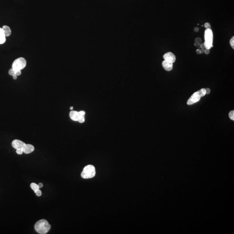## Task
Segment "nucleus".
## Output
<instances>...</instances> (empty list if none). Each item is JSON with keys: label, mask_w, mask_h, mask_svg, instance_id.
Instances as JSON below:
<instances>
[{"label": "nucleus", "mask_w": 234, "mask_h": 234, "mask_svg": "<svg viewBox=\"0 0 234 234\" xmlns=\"http://www.w3.org/2000/svg\"><path fill=\"white\" fill-rule=\"evenodd\" d=\"M199 28L198 27H195V28L194 29V31L195 32H198L199 31Z\"/></svg>", "instance_id": "27"}, {"label": "nucleus", "mask_w": 234, "mask_h": 234, "mask_svg": "<svg viewBox=\"0 0 234 234\" xmlns=\"http://www.w3.org/2000/svg\"><path fill=\"white\" fill-rule=\"evenodd\" d=\"M162 66L164 69L167 71H170L172 69V63L170 62H168L167 61L164 60L162 62Z\"/></svg>", "instance_id": "9"}, {"label": "nucleus", "mask_w": 234, "mask_h": 234, "mask_svg": "<svg viewBox=\"0 0 234 234\" xmlns=\"http://www.w3.org/2000/svg\"><path fill=\"white\" fill-rule=\"evenodd\" d=\"M30 187L32 189V190L34 191V192L39 189L38 185L34 182H33L30 184Z\"/></svg>", "instance_id": "14"}, {"label": "nucleus", "mask_w": 234, "mask_h": 234, "mask_svg": "<svg viewBox=\"0 0 234 234\" xmlns=\"http://www.w3.org/2000/svg\"><path fill=\"white\" fill-rule=\"evenodd\" d=\"M201 42H202V40L200 38H196L195 39V43H196V44L200 43Z\"/></svg>", "instance_id": "21"}, {"label": "nucleus", "mask_w": 234, "mask_h": 234, "mask_svg": "<svg viewBox=\"0 0 234 234\" xmlns=\"http://www.w3.org/2000/svg\"><path fill=\"white\" fill-rule=\"evenodd\" d=\"M8 73L10 75V76H14V75H15V72L14 69H13L12 68H11V69H10L9 70Z\"/></svg>", "instance_id": "17"}, {"label": "nucleus", "mask_w": 234, "mask_h": 234, "mask_svg": "<svg viewBox=\"0 0 234 234\" xmlns=\"http://www.w3.org/2000/svg\"><path fill=\"white\" fill-rule=\"evenodd\" d=\"M73 107L72 106H71V107L70 108V110H73Z\"/></svg>", "instance_id": "32"}, {"label": "nucleus", "mask_w": 234, "mask_h": 234, "mask_svg": "<svg viewBox=\"0 0 234 234\" xmlns=\"http://www.w3.org/2000/svg\"><path fill=\"white\" fill-rule=\"evenodd\" d=\"M38 186H39V189H40V188H42V187H43V184L42 183H39L38 184Z\"/></svg>", "instance_id": "25"}, {"label": "nucleus", "mask_w": 234, "mask_h": 234, "mask_svg": "<svg viewBox=\"0 0 234 234\" xmlns=\"http://www.w3.org/2000/svg\"><path fill=\"white\" fill-rule=\"evenodd\" d=\"M204 27L206 29H211V25L209 23H206L205 24Z\"/></svg>", "instance_id": "20"}, {"label": "nucleus", "mask_w": 234, "mask_h": 234, "mask_svg": "<svg viewBox=\"0 0 234 234\" xmlns=\"http://www.w3.org/2000/svg\"><path fill=\"white\" fill-rule=\"evenodd\" d=\"M205 91H206V94H209L210 92V89H205Z\"/></svg>", "instance_id": "24"}, {"label": "nucleus", "mask_w": 234, "mask_h": 234, "mask_svg": "<svg viewBox=\"0 0 234 234\" xmlns=\"http://www.w3.org/2000/svg\"><path fill=\"white\" fill-rule=\"evenodd\" d=\"M163 57L165 60L173 63L176 61V57L172 53L168 52L163 55Z\"/></svg>", "instance_id": "6"}, {"label": "nucleus", "mask_w": 234, "mask_h": 234, "mask_svg": "<svg viewBox=\"0 0 234 234\" xmlns=\"http://www.w3.org/2000/svg\"><path fill=\"white\" fill-rule=\"evenodd\" d=\"M79 118L78 121L80 123H82L85 121V115L86 112L84 111H79Z\"/></svg>", "instance_id": "12"}, {"label": "nucleus", "mask_w": 234, "mask_h": 234, "mask_svg": "<svg viewBox=\"0 0 234 234\" xmlns=\"http://www.w3.org/2000/svg\"><path fill=\"white\" fill-rule=\"evenodd\" d=\"M34 192L36 194V195L37 196H40L42 195V192L39 189L37 190L36 191H34Z\"/></svg>", "instance_id": "18"}, {"label": "nucleus", "mask_w": 234, "mask_h": 234, "mask_svg": "<svg viewBox=\"0 0 234 234\" xmlns=\"http://www.w3.org/2000/svg\"><path fill=\"white\" fill-rule=\"evenodd\" d=\"M230 44L233 49H234V37H232L230 40Z\"/></svg>", "instance_id": "16"}, {"label": "nucleus", "mask_w": 234, "mask_h": 234, "mask_svg": "<svg viewBox=\"0 0 234 234\" xmlns=\"http://www.w3.org/2000/svg\"><path fill=\"white\" fill-rule=\"evenodd\" d=\"M34 229L39 234H46L50 230L51 225L46 219H41L36 223Z\"/></svg>", "instance_id": "1"}, {"label": "nucleus", "mask_w": 234, "mask_h": 234, "mask_svg": "<svg viewBox=\"0 0 234 234\" xmlns=\"http://www.w3.org/2000/svg\"><path fill=\"white\" fill-rule=\"evenodd\" d=\"M194 45H195V46H196V43H194Z\"/></svg>", "instance_id": "33"}, {"label": "nucleus", "mask_w": 234, "mask_h": 234, "mask_svg": "<svg viewBox=\"0 0 234 234\" xmlns=\"http://www.w3.org/2000/svg\"><path fill=\"white\" fill-rule=\"evenodd\" d=\"M16 153H17V154H19V155H21V154H23V153H24V152H23L22 149L19 148V149H16Z\"/></svg>", "instance_id": "19"}, {"label": "nucleus", "mask_w": 234, "mask_h": 234, "mask_svg": "<svg viewBox=\"0 0 234 234\" xmlns=\"http://www.w3.org/2000/svg\"><path fill=\"white\" fill-rule=\"evenodd\" d=\"M17 76H16V75H14V76H13V78L14 79H15H15H17Z\"/></svg>", "instance_id": "29"}, {"label": "nucleus", "mask_w": 234, "mask_h": 234, "mask_svg": "<svg viewBox=\"0 0 234 234\" xmlns=\"http://www.w3.org/2000/svg\"><path fill=\"white\" fill-rule=\"evenodd\" d=\"M196 53H197V54H201L200 50L199 49H197V50H196Z\"/></svg>", "instance_id": "28"}, {"label": "nucleus", "mask_w": 234, "mask_h": 234, "mask_svg": "<svg viewBox=\"0 0 234 234\" xmlns=\"http://www.w3.org/2000/svg\"><path fill=\"white\" fill-rule=\"evenodd\" d=\"M206 94L205 89H202L199 91H196L190 97L188 100L187 104L188 105H191L200 101L201 97L205 96Z\"/></svg>", "instance_id": "2"}, {"label": "nucleus", "mask_w": 234, "mask_h": 234, "mask_svg": "<svg viewBox=\"0 0 234 234\" xmlns=\"http://www.w3.org/2000/svg\"><path fill=\"white\" fill-rule=\"evenodd\" d=\"M196 47H197L198 48H201V47H200V43L197 44V45H196Z\"/></svg>", "instance_id": "31"}, {"label": "nucleus", "mask_w": 234, "mask_h": 234, "mask_svg": "<svg viewBox=\"0 0 234 234\" xmlns=\"http://www.w3.org/2000/svg\"><path fill=\"white\" fill-rule=\"evenodd\" d=\"M27 65V61L23 57H19L15 59L13 63L12 68L15 72L21 70Z\"/></svg>", "instance_id": "4"}, {"label": "nucleus", "mask_w": 234, "mask_h": 234, "mask_svg": "<svg viewBox=\"0 0 234 234\" xmlns=\"http://www.w3.org/2000/svg\"><path fill=\"white\" fill-rule=\"evenodd\" d=\"M96 173V169L93 165H87L84 168L81 172V177L84 179L91 178L94 177Z\"/></svg>", "instance_id": "3"}, {"label": "nucleus", "mask_w": 234, "mask_h": 234, "mask_svg": "<svg viewBox=\"0 0 234 234\" xmlns=\"http://www.w3.org/2000/svg\"><path fill=\"white\" fill-rule=\"evenodd\" d=\"M2 29L6 37H9L10 35H11V29H10L9 27H8V26H4Z\"/></svg>", "instance_id": "11"}, {"label": "nucleus", "mask_w": 234, "mask_h": 234, "mask_svg": "<svg viewBox=\"0 0 234 234\" xmlns=\"http://www.w3.org/2000/svg\"><path fill=\"white\" fill-rule=\"evenodd\" d=\"M21 74V70H19L15 72V75L17 76H19Z\"/></svg>", "instance_id": "22"}, {"label": "nucleus", "mask_w": 234, "mask_h": 234, "mask_svg": "<svg viewBox=\"0 0 234 234\" xmlns=\"http://www.w3.org/2000/svg\"><path fill=\"white\" fill-rule=\"evenodd\" d=\"M204 53H205L206 54H209V53H210V50H209V49H205V50Z\"/></svg>", "instance_id": "23"}, {"label": "nucleus", "mask_w": 234, "mask_h": 234, "mask_svg": "<svg viewBox=\"0 0 234 234\" xmlns=\"http://www.w3.org/2000/svg\"><path fill=\"white\" fill-rule=\"evenodd\" d=\"M204 44L205 48L206 49H210L212 46L213 41V33L211 29H206L205 32Z\"/></svg>", "instance_id": "5"}, {"label": "nucleus", "mask_w": 234, "mask_h": 234, "mask_svg": "<svg viewBox=\"0 0 234 234\" xmlns=\"http://www.w3.org/2000/svg\"><path fill=\"white\" fill-rule=\"evenodd\" d=\"M200 47L202 49H204L205 48V46L204 43H202L201 44H200Z\"/></svg>", "instance_id": "26"}, {"label": "nucleus", "mask_w": 234, "mask_h": 234, "mask_svg": "<svg viewBox=\"0 0 234 234\" xmlns=\"http://www.w3.org/2000/svg\"><path fill=\"white\" fill-rule=\"evenodd\" d=\"M25 143L23 142L21 140L16 139L13 140L12 142V146L15 149L21 148L22 149L23 148L25 145Z\"/></svg>", "instance_id": "7"}, {"label": "nucleus", "mask_w": 234, "mask_h": 234, "mask_svg": "<svg viewBox=\"0 0 234 234\" xmlns=\"http://www.w3.org/2000/svg\"><path fill=\"white\" fill-rule=\"evenodd\" d=\"M229 117L230 118L234 121V111L233 110V111H231L229 113Z\"/></svg>", "instance_id": "15"}, {"label": "nucleus", "mask_w": 234, "mask_h": 234, "mask_svg": "<svg viewBox=\"0 0 234 234\" xmlns=\"http://www.w3.org/2000/svg\"><path fill=\"white\" fill-rule=\"evenodd\" d=\"M6 41V37L2 28H0V44H2Z\"/></svg>", "instance_id": "13"}, {"label": "nucleus", "mask_w": 234, "mask_h": 234, "mask_svg": "<svg viewBox=\"0 0 234 234\" xmlns=\"http://www.w3.org/2000/svg\"><path fill=\"white\" fill-rule=\"evenodd\" d=\"M205 50L204 49H202L201 50H200V52H201V53H204Z\"/></svg>", "instance_id": "30"}, {"label": "nucleus", "mask_w": 234, "mask_h": 234, "mask_svg": "<svg viewBox=\"0 0 234 234\" xmlns=\"http://www.w3.org/2000/svg\"><path fill=\"white\" fill-rule=\"evenodd\" d=\"M69 117L73 121H78L79 118V112L77 111H71L69 113Z\"/></svg>", "instance_id": "10"}, {"label": "nucleus", "mask_w": 234, "mask_h": 234, "mask_svg": "<svg viewBox=\"0 0 234 234\" xmlns=\"http://www.w3.org/2000/svg\"><path fill=\"white\" fill-rule=\"evenodd\" d=\"M34 146L30 144H25L22 148L24 153L26 154H29L32 153L34 150Z\"/></svg>", "instance_id": "8"}]
</instances>
